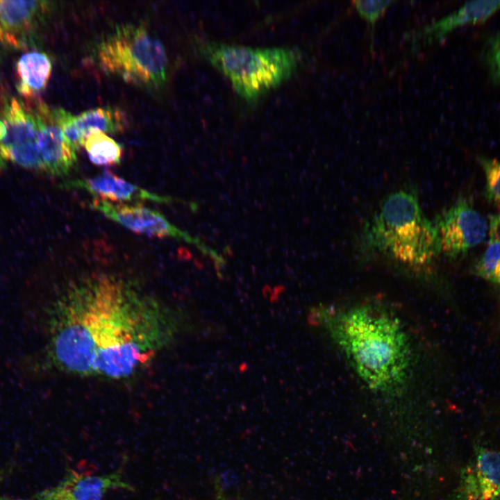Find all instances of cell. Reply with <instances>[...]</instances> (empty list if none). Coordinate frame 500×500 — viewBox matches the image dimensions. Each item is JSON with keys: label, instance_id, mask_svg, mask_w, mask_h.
Wrapping results in <instances>:
<instances>
[{"label": "cell", "instance_id": "cell-1", "mask_svg": "<svg viewBox=\"0 0 500 500\" xmlns=\"http://www.w3.org/2000/svg\"><path fill=\"white\" fill-rule=\"evenodd\" d=\"M48 362L79 375L126 378L177 332L171 312L128 280L91 274L68 284L48 316Z\"/></svg>", "mask_w": 500, "mask_h": 500}, {"label": "cell", "instance_id": "cell-2", "mask_svg": "<svg viewBox=\"0 0 500 500\" xmlns=\"http://www.w3.org/2000/svg\"><path fill=\"white\" fill-rule=\"evenodd\" d=\"M312 325L321 328L371 390L390 393L404 385L414 360L410 335L402 319L371 303L317 306Z\"/></svg>", "mask_w": 500, "mask_h": 500}, {"label": "cell", "instance_id": "cell-3", "mask_svg": "<svg viewBox=\"0 0 500 500\" xmlns=\"http://www.w3.org/2000/svg\"><path fill=\"white\" fill-rule=\"evenodd\" d=\"M365 248L411 266L428 265L440 253L434 222L424 215L417 196L401 190L388 196L362 233Z\"/></svg>", "mask_w": 500, "mask_h": 500}, {"label": "cell", "instance_id": "cell-4", "mask_svg": "<svg viewBox=\"0 0 500 500\" xmlns=\"http://www.w3.org/2000/svg\"><path fill=\"white\" fill-rule=\"evenodd\" d=\"M197 49L249 103L290 78L301 60L300 52L289 47L260 49L206 40L198 42Z\"/></svg>", "mask_w": 500, "mask_h": 500}, {"label": "cell", "instance_id": "cell-5", "mask_svg": "<svg viewBox=\"0 0 500 500\" xmlns=\"http://www.w3.org/2000/svg\"><path fill=\"white\" fill-rule=\"evenodd\" d=\"M96 56L103 72L126 82L157 88L166 81L167 58L164 47L139 25L117 26L98 44Z\"/></svg>", "mask_w": 500, "mask_h": 500}, {"label": "cell", "instance_id": "cell-6", "mask_svg": "<svg viewBox=\"0 0 500 500\" xmlns=\"http://www.w3.org/2000/svg\"><path fill=\"white\" fill-rule=\"evenodd\" d=\"M434 224L441 253L449 258H456L481 244L488 233L487 220L466 198L442 212Z\"/></svg>", "mask_w": 500, "mask_h": 500}, {"label": "cell", "instance_id": "cell-7", "mask_svg": "<svg viewBox=\"0 0 500 500\" xmlns=\"http://www.w3.org/2000/svg\"><path fill=\"white\" fill-rule=\"evenodd\" d=\"M90 206L129 230L157 238H173L199 244V241L179 229L160 212L141 205H127L94 199Z\"/></svg>", "mask_w": 500, "mask_h": 500}, {"label": "cell", "instance_id": "cell-8", "mask_svg": "<svg viewBox=\"0 0 500 500\" xmlns=\"http://www.w3.org/2000/svg\"><path fill=\"white\" fill-rule=\"evenodd\" d=\"M454 500H500V453L475 445Z\"/></svg>", "mask_w": 500, "mask_h": 500}, {"label": "cell", "instance_id": "cell-9", "mask_svg": "<svg viewBox=\"0 0 500 500\" xmlns=\"http://www.w3.org/2000/svg\"><path fill=\"white\" fill-rule=\"evenodd\" d=\"M38 126V144L44 173L51 176L68 175L77 165L76 151L67 141L49 106L43 103L33 108Z\"/></svg>", "mask_w": 500, "mask_h": 500}, {"label": "cell", "instance_id": "cell-10", "mask_svg": "<svg viewBox=\"0 0 500 500\" xmlns=\"http://www.w3.org/2000/svg\"><path fill=\"white\" fill-rule=\"evenodd\" d=\"M133 490L120 472L91 475L69 469L56 485L35 494L36 500H102L110 490Z\"/></svg>", "mask_w": 500, "mask_h": 500}, {"label": "cell", "instance_id": "cell-11", "mask_svg": "<svg viewBox=\"0 0 500 500\" xmlns=\"http://www.w3.org/2000/svg\"><path fill=\"white\" fill-rule=\"evenodd\" d=\"M53 117L69 144L77 151L94 131L122 132L127 126L125 114L116 108H98L74 115L62 108L52 109Z\"/></svg>", "mask_w": 500, "mask_h": 500}, {"label": "cell", "instance_id": "cell-12", "mask_svg": "<svg viewBox=\"0 0 500 500\" xmlns=\"http://www.w3.org/2000/svg\"><path fill=\"white\" fill-rule=\"evenodd\" d=\"M38 126L33 108L15 97L6 101L0 114V169L9 154L38 143Z\"/></svg>", "mask_w": 500, "mask_h": 500}, {"label": "cell", "instance_id": "cell-13", "mask_svg": "<svg viewBox=\"0 0 500 500\" xmlns=\"http://www.w3.org/2000/svg\"><path fill=\"white\" fill-rule=\"evenodd\" d=\"M66 189L81 190L98 199L112 201H153L171 203L174 199L148 191L109 171L94 177L74 179L63 183Z\"/></svg>", "mask_w": 500, "mask_h": 500}, {"label": "cell", "instance_id": "cell-14", "mask_svg": "<svg viewBox=\"0 0 500 500\" xmlns=\"http://www.w3.org/2000/svg\"><path fill=\"white\" fill-rule=\"evenodd\" d=\"M47 3L0 0V44L22 46L46 11Z\"/></svg>", "mask_w": 500, "mask_h": 500}, {"label": "cell", "instance_id": "cell-15", "mask_svg": "<svg viewBox=\"0 0 500 500\" xmlns=\"http://www.w3.org/2000/svg\"><path fill=\"white\" fill-rule=\"evenodd\" d=\"M500 10V0L473 1L415 33L414 40L430 44L444 39L454 29L483 23Z\"/></svg>", "mask_w": 500, "mask_h": 500}, {"label": "cell", "instance_id": "cell-16", "mask_svg": "<svg viewBox=\"0 0 500 500\" xmlns=\"http://www.w3.org/2000/svg\"><path fill=\"white\" fill-rule=\"evenodd\" d=\"M52 70L49 56L31 51L23 54L17 63V90L24 98L31 99L47 87Z\"/></svg>", "mask_w": 500, "mask_h": 500}, {"label": "cell", "instance_id": "cell-17", "mask_svg": "<svg viewBox=\"0 0 500 500\" xmlns=\"http://www.w3.org/2000/svg\"><path fill=\"white\" fill-rule=\"evenodd\" d=\"M90 160L98 166L118 165L123 155L122 145L102 131L90 133L83 145Z\"/></svg>", "mask_w": 500, "mask_h": 500}, {"label": "cell", "instance_id": "cell-18", "mask_svg": "<svg viewBox=\"0 0 500 500\" xmlns=\"http://www.w3.org/2000/svg\"><path fill=\"white\" fill-rule=\"evenodd\" d=\"M478 276L500 284V242L491 243L474 267Z\"/></svg>", "mask_w": 500, "mask_h": 500}, {"label": "cell", "instance_id": "cell-19", "mask_svg": "<svg viewBox=\"0 0 500 500\" xmlns=\"http://www.w3.org/2000/svg\"><path fill=\"white\" fill-rule=\"evenodd\" d=\"M478 161L485 177V196L490 203L500 206V160L481 157Z\"/></svg>", "mask_w": 500, "mask_h": 500}, {"label": "cell", "instance_id": "cell-20", "mask_svg": "<svg viewBox=\"0 0 500 500\" xmlns=\"http://www.w3.org/2000/svg\"><path fill=\"white\" fill-rule=\"evenodd\" d=\"M485 60L490 76L494 82L500 84V32L489 39L485 48Z\"/></svg>", "mask_w": 500, "mask_h": 500}, {"label": "cell", "instance_id": "cell-21", "mask_svg": "<svg viewBox=\"0 0 500 500\" xmlns=\"http://www.w3.org/2000/svg\"><path fill=\"white\" fill-rule=\"evenodd\" d=\"M393 1H355L358 13L365 18L371 27H374L378 19L383 14Z\"/></svg>", "mask_w": 500, "mask_h": 500}, {"label": "cell", "instance_id": "cell-22", "mask_svg": "<svg viewBox=\"0 0 500 500\" xmlns=\"http://www.w3.org/2000/svg\"><path fill=\"white\" fill-rule=\"evenodd\" d=\"M488 233L490 244L500 242V212L490 215Z\"/></svg>", "mask_w": 500, "mask_h": 500}, {"label": "cell", "instance_id": "cell-23", "mask_svg": "<svg viewBox=\"0 0 500 500\" xmlns=\"http://www.w3.org/2000/svg\"><path fill=\"white\" fill-rule=\"evenodd\" d=\"M0 500H25V499H15V498H10V497H0Z\"/></svg>", "mask_w": 500, "mask_h": 500}]
</instances>
